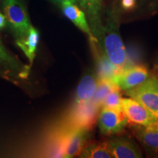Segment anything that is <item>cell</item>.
Wrapping results in <instances>:
<instances>
[{
    "instance_id": "obj_1",
    "label": "cell",
    "mask_w": 158,
    "mask_h": 158,
    "mask_svg": "<svg viewBox=\"0 0 158 158\" xmlns=\"http://www.w3.org/2000/svg\"><path fill=\"white\" fill-rule=\"evenodd\" d=\"M100 51L117 68L123 71L127 62V51L118 31V16L112 10L103 23Z\"/></svg>"
},
{
    "instance_id": "obj_2",
    "label": "cell",
    "mask_w": 158,
    "mask_h": 158,
    "mask_svg": "<svg viewBox=\"0 0 158 158\" xmlns=\"http://www.w3.org/2000/svg\"><path fill=\"white\" fill-rule=\"evenodd\" d=\"M2 7L4 15L16 40L24 39L31 25L22 0H3Z\"/></svg>"
},
{
    "instance_id": "obj_3",
    "label": "cell",
    "mask_w": 158,
    "mask_h": 158,
    "mask_svg": "<svg viewBox=\"0 0 158 158\" xmlns=\"http://www.w3.org/2000/svg\"><path fill=\"white\" fill-rule=\"evenodd\" d=\"M130 98L143 106L158 121V78L149 76L145 81L138 86L126 90Z\"/></svg>"
},
{
    "instance_id": "obj_4",
    "label": "cell",
    "mask_w": 158,
    "mask_h": 158,
    "mask_svg": "<svg viewBox=\"0 0 158 158\" xmlns=\"http://www.w3.org/2000/svg\"><path fill=\"white\" fill-rule=\"evenodd\" d=\"M100 106L92 100L86 102L74 104L69 116L70 128H84L92 130L98 118Z\"/></svg>"
},
{
    "instance_id": "obj_5",
    "label": "cell",
    "mask_w": 158,
    "mask_h": 158,
    "mask_svg": "<svg viewBox=\"0 0 158 158\" xmlns=\"http://www.w3.org/2000/svg\"><path fill=\"white\" fill-rule=\"evenodd\" d=\"M77 4L84 10L89 21L91 31L100 49L103 30V22L102 20L103 8L102 0H77Z\"/></svg>"
},
{
    "instance_id": "obj_6",
    "label": "cell",
    "mask_w": 158,
    "mask_h": 158,
    "mask_svg": "<svg viewBox=\"0 0 158 158\" xmlns=\"http://www.w3.org/2000/svg\"><path fill=\"white\" fill-rule=\"evenodd\" d=\"M98 123L102 134L111 135L122 133L128 124V121L122 110L102 108L98 116Z\"/></svg>"
},
{
    "instance_id": "obj_7",
    "label": "cell",
    "mask_w": 158,
    "mask_h": 158,
    "mask_svg": "<svg viewBox=\"0 0 158 158\" xmlns=\"http://www.w3.org/2000/svg\"><path fill=\"white\" fill-rule=\"evenodd\" d=\"M122 110L130 125L151 126L158 124V121L147 108L132 98H122Z\"/></svg>"
},
{
    "instance_id": "obj_8",
    "label": "cell",
    "mask_w": 158,
    "mask_h": 158,
    "mask_svg": "<svg viewBox=\"0 0 158 158\" xmlns=\"http://www.w3.org/2000/svg\"><path fill=\"white\" fill-rule=\"evenodd\" d=\"M91 130L84 128H70L65 130L64 135V157L79 155L89 141H91Z\"/></svg>"
},
{
    "instance_id": "obj_9",
    "label": "cell",
    "mask_w": 158,
    "mask_h": 158,
    "mask_svg": "<svg viewBox=\"0 0 158 158\" xmlns=\"http://www.w3.org/2000/svg\"><path fill=\"white\" fill-rule=\"evenodd\" d=\"M110 152L115 158H140L141 150L135 141L126 135H118L107 140Z\"/></svg>"
},
{
    "instance_id": "obj_10",
    "label": "cell",
    "mask_w": 158,
    "mask_h": 158,
    "mask_svg": "<svg viewBox=\"0 0 158 158\" xmlns=\"http://www.w3.org/2000/svg\"><path fill=\"white\" fill-rule=\"evenodd\" d=\"M148 69L143 65H135L124 69L115 80L122 90H127L138 86L149 78Z\"/></svg>"
},
{
    "instance_id": "obj_11",
    "label": "cell",
    "mask_w": 158,
    "mask_h": 158,
    "mask_svg": "<svg viewBox=\"0 0 158 158\" xmlns=\"http://www.w3.org/2000/svg\"><path fill=\"white\" fill-rule=\"evenodd\" d=\"M0 68L12 76L25 79L28 78L31 66L20 62L5 48L0 41Z\"/></svg>"
},
{
    "instance_id": "obj_12",
    "label": "cell",
    "mask_w": 158,
    "mask_h": 158,
    "mask_svg": "<svg viewBox=\"0 0 158 158\" xmlns=\"http://www.w3.org/2000/svg\"><path fill=\"white\" fill-rule=\"evenodd\" d=\"M63 13L68 19L72 21L79 29L87 35L90 43L92 45L98 46L97 40L92 35L89 24L87 21V18L84 10L76 4H65L61 7Z\"/></svg>"
},
{
    "instance_id": "obj_13",
    "label": "cell",
    "mask_w": 158,
    "mask_h": 158,
    "mask_svg": "<svg viewBox=\"0 0 158 158\" xmlns=\"http://www.w3.org/2000/svg\"><path fill=\"white\" fill-rule=\"evenodd\" d=\"M131 128L134 135L147 151L154 154L158 153V124L131 125Z\"/></svg>"
},
{
    "instance_id": "obj_14",
    "label": "cell",
    "mask_w": 158,
    "mask_h": 158,
    "mask_svg": "<svg viewBox=\"0 0 158 158\" xmlns=\"http://www.w3.org/2000/svg\"><path fill=\"white\" fill-rule=\"evenodd\" d=\"M98 78L92 70L83 76L76 90L74 104L89 101L93 98L98 86Z\"/></svg>"
},
{
    "instance_id": "obj_15",
    "label": "cell",
    "mask_w": 158,
    "mask_h": 158,
    "mask_svg": "<svg viewBox=\"0 0 158 158\" xmlns=\"http://www.w3.org/2000/svg\"><path fill=\"white\" fill-rule=\"evenodd\" d=\"M95 53L98 79H106L115 83L116 78L122 72L108 59L106 54L97 46H93Z\"/></svg>"
},
{
    "instance_id": "obj_16",
    "label": "cell",
    "mask_w": 158,
    "mask_h": 158,
    "mask_svg": "<svg viewBox=\"0 0 158 158\" xmlns=\"http://www.w3.org/2000/svg\"><path fill=\"white\" fill-rule=\"evenodd\" d=\"M40 35L38 31L31 26L28 35L24 39L16 40V44L24 53L25 56L29 59L31 66L36 55V51L38 45Z\"/></svg>"
},
{
    "instance_id": "obj_17",
    "label": "cell",
    "mask_w": 158,
    "mask_h": 158,
    "mask_svg": "<svg viewBox=\"0 0 158 158\" xmlns=\"http://www.w3.org/2000/svg\"><path fill=\"white\" fill-rule=\"evenodd\" d=\"M82 158H111L113 157L107 141H89L78 155Z\"/></svg>"
},
{
    "instance_id": "obj_18",
    "label": "cell",
    "mask_w": 158,
    "mask_h": 158,
    "mask_svg": "<svg viewBox=\"0 0 158 158\" xmlns=\"http://www.w3.org/2000/svg\"><path fill=\"white\" fill-rule=\"evenodd\" d=\"M118 86L115 83L106 79H98V86L92 100L96 105L101 108V105L105 98L108 95L110 91Z\"/></svg>"
},
{
    "instance_id": "obj_19",
    "label": "cell",
    "mask_w": 158,
    "mask_h": 158,
    "mask_svg": "<svg viewBox=\"0 0 158 158\" xmlns=\"http://www.w3.org/2000/svg\"><path fill=\"white\" fill-rule=\"evenodd\" d=\"M120 90L121 89L119 87L116 86L113 90L110 91L105 98L101 107L114 110H122V98Z\"/></svg>"
},
{
    "instance_id": "obj_20",
    "label": "cell",
    "mask_w": 158,
    "mask_h": 158,
    "mask_svg": "<svg viewBox=\"0 0 158 158\" xmlns=\"http://www.w3.org/2000/svg\"><path fill=\"white\" fill-rule=\"evenodd\" d=\"M122 7L125 10H131L135 8L136 0H122Z\"/></svg>"
},
{
    "instance_id": "obj_21",
    "label": "cell",
    "mask_w": 158,
    "mask_h": 158,
    "mask_svg": "<svg viewBox=\"0 0 158 158\" xmlns=\"http://www.w3.org/2000/svg\"><path fill=\"white\" fill-rule=\"evenodd\" d=\"M51 2H53L55 5L62 7V5H65V4H77V0H49Z\"/></svg>"
},
{
    "instance_id": "obj_22",
    "label": "cell",
    "mask_w": 158,
    "mask_h": 158,
    "mask_svg": "<svg viewBox=\"0 0 158 158\" xmlns=\"http://www.w3.org/2000/svg\"><path fill=\"white\" fill-rule=\"evenodd\" d=\"M6 22H7V20H6L5 15L0 12V29H2L3 27H5Z\"/></svg>"
},
{
    "instance_id": "obj_23",
    "label": "cell",
    "mask_w": 158,
    "mask_h": 158,
    "mask_svg": "<svg viewBox=\"0 0 158 158\" xmlns=\"http://www.w3.org/2000/svg\"><path fill=\"white\" fill-rule=\"evenodd\" d=\"M155 70H156V73H156V75H155V76H156L158 78V61H157V64H156V68H155Z\"/></svg>"
}]
</instances>
